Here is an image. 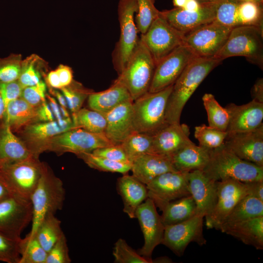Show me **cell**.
Listing matches in <instances>:
<instances>
[{
  "mask_svg": "<svg viewBox=\"0 0 263 263\" xmlns=\"http://www.w3.org/2000/svg\"><path fill=\"white\" fill-rule=\"evenodd\" d=\"M223 60L216 57L196 56L186 66L173 85L166 113L168 124H179L187 102L207 75Z\"/></svg>",
  "mask_w": 263,
  "mask_h": 263,
  "instance_id": "obj_1",
  "label": "cell"
},
{
  "mask_svg": "<svg viewBox=\"0 0 263 263\" xmlns=\"http://www.w3.org/2000/svg\"><path fill=\"white\" fill-rule=\"evenodd\" d=\"M214 181L234 179L243 182L263 180V167L242 160L223 144L210 150L209 161L202 170Z\"/></svg>",
  "mask_w": 263,
  "mask_h": 263,
  "instance_id": "obj_2",
  "label": "cell"
},
{
  "mask_svg": "<svg viewBox=\"0 0 263 263\" xmlns=\"http://www.w3.org/2000/svg\"><path fill=\"white\" fill-rule=\"evenodd\" d=\"M65 198V190L62 181L43 163L40 177L30 197L33 218L29 236L34 235L46 215L55 214L62 208Z\"/></svg>",
  "mask_w": 263,
  "mask_h": 263,
  "instance_id": "obj_3",
  "label": "cell"
},
{
  "mask_svg": "<svg viewBox=\"0 0 263 263\" xmlns=\"http://www.w3.org/2000/svg\"><path fill=\"white\" fill-rule=\"evenodd\" d=\"M173 85L156 92H148L133 101L134 132L153 135L168 124L166 113Z\"/></svg>",
  "mask_w": 263,
  "mask_h": 263,
  "instance_id": "obj_4",
  "label": "cell"
},
{
  "mask_svg": "<svg viewBox=\"0 0 263 263\" xmlns=\"http://www.w3.org/2000/svg\"><path fill=\"white\" fill-rule=\"evenodd\" d=\"M155 66L150 51L139 38L135 49L115 80L127 89L133 101L149 92Z\"/></svg>",
  "mask_w": 263,
  "mask_h": 263,
  "instance_id": "obj_5",
  "label": "cell"
},
{
  "mask_svg": "<svg viewBox=\"0 0 263 263\" xmlns=\"http://www.w3.org/2000/svg\"><path fill=\"white\" fill-rule=\"evenodd\" d=\"M236 56H244L263 69V28L241 25L231 29L225 43L214 57L223 60Z\"/></svg>",
  "mask_w": 263,
  "mask_h": 263,
  "instance_id": "obj_6",
  "label": "cell"
},
{
  "mask_svg": "<svg viewBox=\"0 0 263 263\" xmlns=\"http://www.w3.org/2000/svg\"><path fill=\"white\" fill-rule=\"evenodd\" d=\"M42 166L37 158L4 165L0 166V179L12 195L30 200Z\"/></svg>",
  "mask_w": 263,
  "mask_h": 263,
  "instance_id": "obj_7",
  "label": "cell"
},
{
  "mask_svg": "<svg viewBox=\"0 0 263 263\" xmlns=\"http://www.w3.org/2000/svg\"><path fill=\"white\" fill-rule=\"evenodd\" d=\"M137 5L135 0H119L118 16L120 36L113 53V62L119 75L135 49L139 38L135 21Z\"/></svg>",
  "mask_w": 263,
  "mask_h": 263,
  "instance_id": "obj_8",
  "label": "cell"
},
{
  "mask_svg": "<svg viewBox=\"0 0 263 263\" xmlns=\"http://www.w3.org/2000/svg\"><path fill=\"white\" fill-rule=\"evenodd\" d=\"M113 145L104 133H94L81 128H75L52 138L42 147L41 152L46 150L59 154L71 152L77 156Z\"/></svg>",
  "mask_w": 263,
  "mask_h": 263,
  "instance_id": "obj_9",
  "label": "cell"
},
{
  "mask_svg": "<svg viewBox=\"0 0 263 263\" xmlns=\"http://www.w3.org/2000/svg\"><path fill=\"white\" fill-rule=\"evenodd\" d=\"M140 38L156 65L176 48L184 44L185 35L173 27L159 13Z\"/></svg>",
  "mask_w": 263,
  "mask_h": 263,
  "instance_id": "obj_10",
  "label": "cell"
},
{
  "mask_svg": "<svg viewBox=\"0 0 263 263\" xmlns=\"http://www.w3.org/2000/svg\"><path fill=\"white\" fill-rule=\"evenodd\" d=\"M30 200L10 195L0 201V233L14 240H20L24 228L32 222Z\"/></svg>",
  "mask_w": 263,
  "mask_h": 263,
  "instance_id": "obj_11",
  "label": "cell"
},
{
  "mask_svg": "<svg viewBox=\"0 0 263 263\" xmlns=\"http://www.w3.org/2000/svg\"><path fill=\"white\" fill-rule=\"evenodd\" d=\"M231 29L214 20L185 35L184 44L197 56L214 57L225 43Z\"/></svg>",
  "mask_w": 263,
  "mask_h": 263,
  "instance_id": "obj_12",
  "label": "cell"
},
{
  "mask_svg": "<svg viewBox=\"0 0 263 263\" xmlns=\"http://www.w3.org/2000/svg\"><path fill=\"white\" fill-rule=\"evenodd\" d=\"M204 217L196 214L181 223L165 226L161 244L178 256H182L191 243L200 246L206 244L203 234Z\"/></svg>",
  "mask_w": 263,
  "mask_h": 263,
  "instance_id": "obj_13",
  "label": "cell"
},
{
  "mask_svg": "<svg viewBox=\"0 0 263 263\" xmlns=\"http://www.w3.org/2000/svg\"><path fill=\"white\" fill-rule=\"evenodd\" d=\"M189 172L173 171L163 173L146 185L148 197L160 210L168 203L189 195Z\"/></svg>",
  "mask_w": 263,
  "mask_h": 263,
  "instance_id": "obj_14",
  "label": "cell"
},
{
  "mask_svg": "<svg viewBox=\"0 0 263 263\" xmlns=\"http://www.w3.org/2000/svg\"><path fill=\"white\" fill-rule=\"evenodd\" d=\"M247 195L244 182L234 179L217 181V200L211 212L206 216L208 229L219 230L237 203Z\"/></svg>",
  "mask_w": 263,
  "mask_h": 263,
  "instance_id": "obj_15",
  "label": "cell"
},
{
  "mask_svg": "<svg viewBox=\"0 0 263 263\" xmlns=\"http://www.w3.org/2000/svg\"><path fill=\"white\" fill-rule=\"evenodd\" d=\"M196 56L185 44L176 48L156 65L149 92H156L173 85L188 64Z\"/></svg>",
  "mask_w": 263,
  "mask_h": 263,
  "instance_id": "obj_16",
  "label": "cell"
},
{
  "mask_svg": "<svg viewBox=\"0 0 263 263\" xmlns=\"http://www.w3.org/2000/svg\"><path fill=\"white\" fill-rule=\"evenodd\" d=\"M135 215L144 239L143 245L137 252L146 258L151 259L154 248L161 244L165 226L153 201L149 197L138 207Z\"/></svg>",
  "mask_w": 263,
  "mask_h": 263,
  "instance_id": "obj_17",
  "label": "cell"
},
{
  "mask_svg": "<svg viewBox=\"0 0 263 263\" xmlns=\"http://www.w3.org/2000/svg\"><path fill=\"white\" fill-rule=\"evenodd\" d=\"M224 144L242 160L263 167V124L252 131L227 134Z\"/></svg>",
  "mask_w": 263,
  "mask_h": 263,
  "instance_id": "obj_18",
  "label": "cell"
},
{
  "mask_svg": "<svg viewBox=\"0 0 263 263\" xmlns=\"http://www.w3.org/2000/svg\"><path fill=\"white\" fill-rule=\"evenodd\" d=\"M160 14L175 29L184 35L215 19V7L211 1L201 3L193 11L175 7L160 11Z\"/></svg>",
  "mask_w": 263,
  "mask_h": 263,
  "instance_id": "obj_19",
  "label": "cell"
},
{
  "mask_svg": "<svg viewBox=\"0 0 263 263\" xmlns=\"http://www.w3.org/2000/svg\"><path fill=\"white\" fill-rule=\"evenodd\" d=\"M225 108L229 116L227 134L252 131L263 124V103L252 99L242 105L229 103Z\"/></svg>",
  "mask_w": 263,
  "mask_h": 263,
  "instance_id": "obj_20",
  "label": "cell"
},
{
  "mask_svg": "<svg viewBox=\"0 0 263 263\" xmlns=\"http://www.w3.org/2000/svg\"><path fill=\"white\" fill-rule=\"evenodd\" d=\"M190 194L196 206L197 214L205 217L212 210L217 200V181L207 177L202 170L188 173Z\"/></svg>",
  "mask_w": 263,
  "mask_h": 263,
  "instance_id": "obj_21",
  "label": "cell"
},
{
  "mask_svg": "<svg viewBox=\"0 0 263 263\" xmlns=\"http://www.w3.org/2000/svg\"><path fill=\"white\" fill-rule=\"evenodd\" d=\"M132 101L124 102L105 113L107 125L104 134L114 145L120 144L134 132Z\"/></svg>",
  "mask_w": 263,
  "mask_h": 263,
  "instance_id": "obj_22",
  "label": "cell"
},
{
  "mask_svg": "<svg viewBox=\"0 0 263 263\" xmlns=\"http://www.w3.org/2000/svg\"><path fill=\"white\" fill-rule=\"evenodd\" d=\"M131 170L133 176L145 185L163 173L177 171L170 156L155 153H146L135 158Z\"/></svg>",
  "mask_w": 263,
  "mask_h": 263,
  "instance_id": "obj_23",
  "label": "cell"
},
{
  "mask_svg": "<svg viewBox=\"0 0 263 263\" xmlns=\"http://www.w3.org/2000/svg\"><path fill=\"white\" fill-rule=\"evenodd\" d=\"M186 124H168L152 135V153L170 156L190 141Z\"/></svg>",
  "mask_w": 263,
  "mask_h": 263,
  "instance_id": "obj_24",
  "label": "cell"
},
{
  "mask_svg": "<svg viewBox=\"0 0 263 263\" xmlns=\"http://www.w3.org/2000/svg\"><path fill=\"white\" fill-rule=\"evenodd\" d=\"M116 190L123 201V211L130 218H135L137 208L148 197L146 185L127 173L118 178Z\"/></svg>",
  "mask_w": 263,
  "mask_h": 263,
  "instance_id": "obj_25",
  "label": "cell"
},
{
  "mask_svg": "<svg viewBox=\"0 0 263 263\" xmlns=\"http://www.w3.org/2000/svg\"><path fill=\"white\" fill-rule=\"evenodd\" d=\"M60 125L56 120L38 122L24 128L22 134L25 144L37 158L41 153V150L47 142L53 137L72 130Z\"/></svg>",
  "mask_w": 263,
  "mask_h": 263,
  "instance_id": "obj_26",
  "label": "cell"
},
{
  "mask_svg": "<svg viewBox=\"0 0 263 263\" xmlns=\"http://www.w3.org/2000/svg\"><path fill=\"white\" fill-rule=\"evenodd\" d=\"M32 158L37 157L25 143L14 134L10 127L2 122L0 125V166Z\"/></svg>",
  "mask_w": 263,
  "mask_h": 263,
  "instance_id": "obj_27",
  "label": "cell"
},
{
  "mask_svg": "<svg viewBox=\"0 0 263 263\" xmlns=\"http://www.w3.org/2000/svg\"><path fill=\"white\" fill-rule=\"evenodd\" d=\"M210 150L196 145L190 140L170 157L174 167L177 171L203 170L209 161Z\"/></svg>",
  "mask_w": 263,
  "mask_h": 263,
  "instance_id": "obj_28",
  "label": "cell"
},
{
  "mask_svg": "<svg viewBox=\"0 0 263 263\" xmlns=\"http://www.w3.org/2000/svg\"><path fill=\"white\" fill-rule=\"evenodd\" d=\"M219 230L257 250L263 249V216L222 226Z\"/></svg>",
  "mask_w": 263,
  "mask_h": 263,
  "instance_id": "obj_29",
  "label": "cell"
},
{
  "mask_svg": "<svg viewBox=\"0 0 263 263\" xmlns=\"http://www.w3.org/2000/svg\"><path fill=\"white\" fill-rule=\"evenodd\" d=\"M129 101L132 100L127 89L115 80L108 89L91 93L88 97V105L91 110L106 113Z\"/></svg>",
  "mask_w": 263,
  "mask_h": 263,
  "instance_id": "obj_30",
  "label": "cell"
},
{
  "mask_svg": "<svg viewBox=\"0 0 263 263\" xmlns=\"http://www.w3.org/2000/svg\"><path fill=\"white\" fill-rule=\"evenodd\" d=\"M38 122V107L32 106L21 97L10 102L5 108L2 122L13 132Z\"/></svg>",
  "mask_w": 263,
  "mask_h": 263,
  "instance_id": "obj_31",
  "label": "cell"
},
{
  "mask_svg": "<svg viewBox=\"0 0 263 263\" xmlns=\"http://www.w3.org/2000/svg\"><path fill=\"white\" fill-rule=\"evenodd\" d=\"M161 211L165 226L185 221L197 214L196 204L191 195L168 203Z\"/></svg>",
  "mask_w": 263,
  "mask_h": 263,
  "instance_id": "obj_32",
  "label": "cell"
},
{
  "mask_svg": "<svg viewBox=\"0 0 263 263\" xmlns=\"http://www.w3.org/2000/svg\"><path fill=\"white\" fill-rule=\"evenodd\" d=\"M262 216H263V201L247 195L237 203L220 227Z\"/></svg>",
  "mask_w": 263,
  "mask_h": 263,
  "instance_id": "obj_33",
  "label": "cell"
},
{
  "mask_svg": "<svg viewBox=\"0 0 263 263\" xmlns=\"http://www.w3.org/2000/svg\"><path fill=\"white\" fill-rule=\"evenodd\" d=\"M61 224L55 214L50 213L43 218L37 227L34 235L47 252L64 234Z\"/></svg>",
  "mask_w": 263,
  "mask_h": 263,
  "instance_id": "obj_34",
  "label": "cell"
},
{
  "mask_svg": "<svg viewBox=\"0 0 263 263\" xmlns=\"http://www.w3.org/2000/svg\"><path fill=\"white\" fill-rule=\"evenodd\" d=\"M72 119L75 128L94 133H104L107 125L105 113L86 108H81Z\"/></svg>",
  "mask_w": 263,
  "mask_h": 263,
  "instance_id": "obj_35",
  "label": "cell"
},
{
  "mask_svg": "<svg viewBox=\"0 0 263 263\" xmlns=\"http://www.w3.org/2000/svg\"><path fill=\"white\" fill-rule=\"evenodd\" d=\"M130 162L148 153H152V135L134 132L121 144Z\"/></svg>",
  "mask_w": 263,
  "mask_h": 263,
  "instance_id": "obj_36",
  "label": "cell"
},
{
  "mask_svg": "<svg viewBox=\"0 0 263 263\" xmlns=\"http://www.w3.org/2000/svg\"><path fill=\"white\" fill-rule=\"evenodd\" d=\"M215 7V20L231 28L241 26L238 0H211Z\"/></svg>",
  "mask_w": 263,
  "mask_h": 263,
  "instance_id": "obj_37",
  "label": "cell"
},
{
  "mask_svg": "<svg viewBox=\"0 0 263 263\" xmlns=\"http://www.w3.org/2000/svg\"><path fill=\"white\" fill-rule=\"evenodd\" d=\"M20 259L19 263H45L47 252L35 235L27 234L19 242Z\"/></svg>",
  "mask_w": 263,
  "mask_h": 263,
  "instance_id": "obj_38",
  "label": "cell"
},
{
  "mask_svg": "<svg viewBox=\"0 0 263 263\" xmlns=\"http://www.w3.org/2000/svg\"><path fill=\"white\" fill-rule=\"evenodd\" d=\"M202 100L207 114L208 126L226 131L229 120L226 109L219 104L211 94H205Z\"/></svg>",
  "mask_w": 263,
  "mask_h": 263,
  "instance_id": "obj_39",
  "label": "cell"
},
{
  "mask_svg": "<svg viewBox=\"0 0 263 263\" xmlns=\"http://www.w3.org/2000/svg\"><path fill=\"white\" fill-rule=\"evenodd\" d=\"M77 156L90 168L99 171L127 174L131 170L132 164L113 161L97 156L92 152L84 153Z\"/></svg>",
  "mask_w": 263,
  "mask_h": 263,
  "instance_id": "obj_40",
  "label": "cell"
},
{
  "mask_svg": "<svg viewBox=\"0 0 263 263\" xmlns=\"http://www.w3.org/2000/svg\"><path fill=\"white\" fill-rule=\"evenodd\" d=\"M227 135L226 131L205 124L195 127L194 136L198 141L199 146L210 150L222 146Z\"/></svg>",
  "mask_w": 263,
  "mask_h": 263,
  "instance_id": "obj_41",
  "label": "cell"
},
{
  "mask_svg": "<svg viewBox=\"0 0 263 263\" xmlns=\"http://www.w3.org/2000/svg\"><path fill=\"white\" fill-rule=\"evenodd\" d=\"M135 0L137 5L135 21L138 32L142 35L159 15L160 11L155 6L156 0Z\"/></svg>",
  "mask_w": 263,
  "mask_h": 263,
  "instance_id": "obj_42",
  "label": "cell"
},
{
  "mask_svg": "<svg viewBox=\"0 0 263 263\" xmlns=\"http://www.w3.org/2000/svg\"><path fill=\"white\" fill-rule=\"evenodd\" d=\"M60 90L72 115L76 113L81 108L84 101L93 92L74 80L69 85Z\"/></svg>",
  "mask_w": 263,
  "mask_h": 263,
  "instance_id": "obj_43",
  "label": "cell"
},
{
  "mask_svg": "<svg viewBox=\"0 0 263 263\" xmlns=\"http://www.w3.org/2000/svg\"><path fill=\"white\" fill-rule=\"evenodd\" d=\"M113 255L116 263H151V259L140 255L128 245L126 241L119 238L115 243Z\"/></svg>",
  "mask_w": 263,
  "mask_h": 263,
  "instance_id": "obj_44",
  "label": "cell"
},
{
  "mask_svg": "<svg viewBox=\"0 0 263 263\" xmlns=\"http://www.w3.org/2000/svg\"><path fill=\"white\" fill-rule=\"evenodd\" d=\"M41 58L36 55H32L22 60L21 71L18 81L23 88L32 86L38 83L41 80L38 64Z\"/></svg>",
  "mask_w": 263,
  "mask_h": 263,
  "instance_id": "obj_45",
  "label": "cell"
},
{
  "mask_svg": "<svg viewBox=\"0 0 263 263\" xmlns=\"http://www.w3.org/2000/svg\"><path fill=\"white\" fill-rule=\"evenodd\" d=\"M21 56L12 54L0 58V83L17 80L20 75L21 64Z\"/></svg>",
  "mask_w": 263,
  "mask_h": 263,
  "instance_id": "obj_46",
  "label": "cell"
},
{
  "mask_svg": "<svg viewBox=\"0 0 263 263\" xmlns=\"http://www.w3.org/2000/svg\"><path fill=\"white\" fill-rule=\"evenodd\" d=\"M19 241L13 240L0 233V262L19 263L20 259Z\"/></svg>",
  "mask_w": 263,
  "mask_h": 263,
  "instance_id": "obj_47",
  "label": "cell"
},
{
  "mask_svg": "<svg viewBox=\"0 0 263 263\" xmlns=\"http://www.w3.org/2000/svg\"><path fill=\"white\" fill-rule=\"evenodd\" d=\"M67 239L64 233L47 252L45 263H70Z\"/></svg>",
  "mask_w": 263,
  "mask_h": 263,
  "instance_id": "obj_48",
  "label": "cell"
},
{
  "mask_svg": "<svg viewBox=\"0 0 263 263\" xmlns=\"http://www.w3.org/2000/svg\"><path fill=\"white\" fill-rule=\"evenodd\" d=\"M46 85L40 80L37 84L23 89L20 97L29 104L38 107L46 101Z\"/></svg>",
  "mask_w": 263,
  "mask_h": 263,
  "instance_id": "obj_49",
  "label": "cell"
},
{
  "mask_svg": "<svg viewBox=\"0 0 263 263\" xmlns=\"http://www.w3.org/2000/svg\"><path fill=\"white\" fill-rule=\"evenodd\" d=\"M92 153L113 161L131 164L121 144L97 149Z\"/></svg>",
  "mask_w": 263,
  "mask_h": 263,
  "instance_id": "obj_50",
  "label": "cell"
},
{
  "mask_svg": "<svg viewBox=\"0 0 263 263\" xmlns=\"http://www.w3.org/2000/svg\"><path fill=\"white\" fill-rule=\"evenodd\" d=\"M23 89L18 80L0 83V94L5 108L9 103L20 97Z\"/></svg>",
  "mask_w": 263,
  "mask_h": 263,
  "instance_id": "obj_51",
  "label": "cell"
},
{
  "mask_svg": "<svg viewBox=\"0 0 263 263\" xmlns=\"http://www.w3.org/2000/svg\"><path fill=\"white\" fill-rule=\"evenodd\" d=\"M56 71L57 73L62 88L68 86L73 82V71L70 67L61 64Z\"/></svg>",
  "mask_w": 263,
  "mask_h": 263,
  "instance_id": "obj_52",
  "label": "cell"
},
{
  "mask_svg": "<svg viewBox=\"0 0 263 263\" xmlns=\"http://www.w3.org/2000/svg\"><path fill=\"white\" fill-rule=\"evenodd\" d=\"M247 195L263 201V180L244 182Z\"/></svg>",
  "mask_w": 263,
  "mask_h": 263,
  "instance_id": "obj_53",
  "label": "cell"
},
{
  "mask_svg": "<svg viewBox=\"0 0 263 263\" xmlns=\"http://www.w3.org/2000/svg\"><path fill=\"white\" fill-rule=\"evenodd\" d=\"M38 116L39 122L52 121L55 119L51 108L46 101L38 106Z\"/></svg>",
  "mask_w": 263,
  "mask_h": 263,
  "instance_id": "obj_54",
  "label": "cell"
},
{
  "mask_svg": "<svg viewBox=\"0 0 263 263\" xmlns=\"http://www.w3.org/2000/svg\"><path fill=\"white\" fill-rule=\"evenodd\" d=\"M252 99L263 103V79L259 78L253 85L251 91Z\"/></svg>",
  "mask_w": 263,
  "mask_h": 263,
  "instance_id": "obj_55",
  "label": "cell"
},
{
  "mask_svg": "<svg viewBox=\"0 0 263 263\" xmlns=\"http://www.w3.org/2000/svg\"><path fill=\"white\" fill-rule=\"evenodd\" d=\"M46 97L49 101V104L51 108L55 119L58 123H60L63 120L64 117L62 116L60 106L57 104L56 100L53 97L46 94Z\"/></svg>",
  "mask_w": 263,
  "mask_h": 263,
  "instance_id": "obj_56",
  "label": "cell"
},
{
  "mask_svg": "<svg viewBox=\"0 0 263 263\" xmlns=\"http://www.w3.org/2000/svg\"><path fill=\"white\" fill-rule=\"evenodd\" d=\"M46 82L48 85L54 89H61L62 86L56 71L50 72L46 77Z\"/></svg>",
  "mask_w": 263,
  "mask_h": 263,
  "instance_id": "obj_57",
  "label": "cell"
},
{
  "mask_svg": "<svg viewBox=\"0 0 263 263\" xmlns=\"http://www.w3.org/2000/svg\"><path fill=\"white\" fill-rule=\"evenodd\" d=\"M201 3L197 0H188L184 9L187 11H193L198 10L200 7Z\"/></svg>",
  "mask_w": 263,
  "mask_h": 263,
  "instance_id": "obj_58",
  "label": "cell"
},
{
  "mask_svg": "<svg viewBox=\"0 0 263 263\" xmlns=\"http://www.w3.org/2000/svg\"><path fill=\"white\" fill-rule=\"evenodd\" d=\"M52 94L55 96L61 107L68 109L66 99L62 94L55 90H52L51 91Z\"/></svg>",
  "mask_w": 263,
  "mask_h": 263,
  "instance_id": "obj_59",
  "label": "cell"
},
{
  "mask_svg": "<svg viewBox=\"0 0 263 263\" xmlns=\"http://www.w3.org/2000/svg\"><path fill=\"white\" fill-rule=\"evenodd\" d=\"M12 195L6 186L0 179V201Z\"/></svg>",
  "mask_w": 263,
  "mask_h": 263,
  "instance_id": "obj_60",
  "label": "cell"
},
{
  "mask_svg": "<svg viewBox=\"0 0 263 263\" xmlns=\"http://www.w3.org/2000/svg\"><path fill=\"white\" fill-rule=\"evenodd\" d=\"M5 110V106L3 99L0 94V125L2 123Z\"/></svg>",
  "mask_w": 263,
  "mask_h": 263,
  "instance_id": "obj_61",
  "label": "cell"
},
{
  "mask_svg": "<svg viewBox=\"0 0 263 263\" xmlns=\"http://www.w3.org/2000/svg\"><path fill=\"white\" fill-rule=\"evenodd\" d=\"M188 0H173V4L175 7L183 8Z\"/></svg>",
  "mask_w": 263,
  "mask_h": 263,
  "instance_id": "obj_62",
  "label": "cell"
},
{
  "mask_svg": "<svg viewBox=\"0 0 263 263\" xmlns=\"http://www.w3.org/2000/svg\"><path fill=\"white\" fill-rule=\"evenodd\" d=\"M238 0L242 1H254V2H256L260 3L261 4H263V0Z\"/></svg>",
  "mask_w": 263,
  "mask_h": 263,
  "instance_id": "obj_63",
  "label": "cell"
},
{
  "mask_svg": "<svg viewBox=\"0 0 263 263\" xmlns=\"http://www.w3.org/2000/svg\"><path fill=\"white\" fill-rule=\"evenodd\" d=\"M200 3L207 2L210 1L211 0H197Z\"/></svg>",
  "mask_w": 263,
  "mask_h": 263,
  "instance_id": "obj_64",
  "label": "cell"
}]
</instances>
